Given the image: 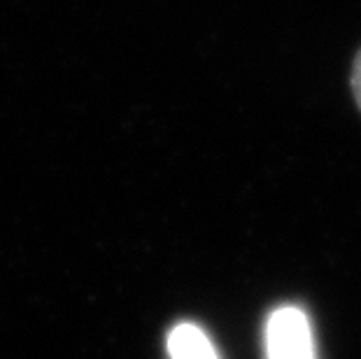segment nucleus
<instances>
[{"label":"nucleus","mask_w":361,"mask_h":359,"mask_svg":"<svg viewBox=\"0 0 361 359\" xmlns=\"http://www.w3.org/2000/svg\"><path fill=\"white\" fill-rule=\"evenodd\" d=\"M268 359H317L308 315L298 305H280L266 322Z\"/></svg>","instance_id":"f257e3e1"},{"label":"nucleus","mask_w":361,"mask_h":359,"mask_svg":"<svg viewBox=\"0 0 361 359\" xmlns=\"http://www.w3.org/2000/svg\"><path fill=\"white\" fill-rule=\"evenodd\" d=\"M350 89H352V98H355L357 108L361 112V47L355 54L352 61V71H350Z\"/></svg>","instance_id":"7ed1b4c3"},{"label":"nucleus","mask_w":361,"mask_h":359,"mask_svg":"<svg viewBox=\"0 0 361 359\" xmlns=\"http://www.w3.org/2000/svg\"><path fill=\"white\" fill-rule=\"evenodd\" d=\"M168 355L171 359H219L217 348L194 322H180L173 327L168 334Z\"/></svg>","instance_id":"f03ea898"}]
</instances>
